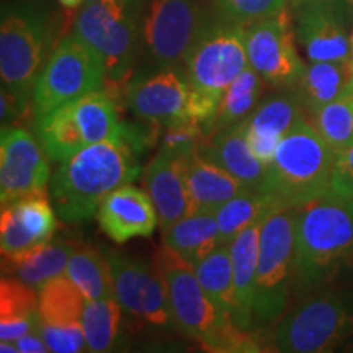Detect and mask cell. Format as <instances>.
Instances as JSON below:
<instances>
[{"mask_svg": "<svg viewBox=\"0 0 353 353\" xmlns=\"http://www.w3.org/2000/svg\"><path fill=\"white\" fill-rule=\"evenodd\" d=\"M138 154L120 125L114 138L87 145L61 162L50 180V196L61 219L83 223L95 216L107 195L141 175Z\"/></svg>", "mask_w": 353, "mask_h": 353, "instance_id": "1", "label": "cell"}, {"mask_svg": "<svg viewBox=\"0 0 353 353\" xmlns=\"http://www.w3.org/2000/svg\"><path fill=\"white\" fill-rule=\"evenodd\" d=\"M353 268V198L334 193L296 208L294 286L319 291Z\"/></svg>", "mask_w": 353, "mask_h": 353, "instance_id": "2", "label": "cell"}, {"mask_svg": "<svg viewBox=\"0 0 353 353\" xmlns=\"http://www.w3.org/2000/svg\"><path fill=\"white\" fill-rule=\"evenodd\" d=\"M154 263L165 281L172 317L180 332L208 352H263L262 342L255 337V332L237 327L231 316L206 296L192 265L167 245L157 250Z\"/></svg>", "mask_w": 353, "mask_h": 353, "instance_id": "3", "label": "cell"}, {"mask_svg": "<svg viewBox=\"0 0 353 353\" xmlns=\"http://www.w3.org/2000/svg\"><path fill=\"white\" fill-rule=\"evenodd\" d=\"M183 63L190 85L188 117L206 130L218 112L224 92L249 65L245 26L221 17L206 21Z\"/></svg>", "mask_w": 353, "mask_h": 353, "instance_id": "4", "label": "cell"}, {"mask_svg": "<svg viewBox=\"0 0 353 353\" xmlns=\"http://www.w3.org/2000/svg\"><path fill=\"white\" fill-rule=\"evenodd\" d=\"M335 154L304 117L278 144L260 192L283 210L298 208L329 193Z\"/></svg>", "mask_w": 353, "mask_h": 353, "instance_id": "5", "label": "cell"}, {"mask_svg": "<svg viewBox=\"0 0 353 353\" xmlns=\"http://www.w3.org/2000/svg\"><path fill=\"white\" fill-rule=\"evenodd\" d=\"M296 208L268 216L260 229L254 325L260 330L275 324L288 309L294 288Z\"/></svg>", "mask_w": 353, "mask_h": 353, "instance_id": "6", "label": "cell"}, {"mask_svg": "<svg viewBox=\"0 0 353 353\" xmlns=\"http://www.w3.org/2000/svg\"><path fill=\"white\" fill-rule=\"evenodd\" d=\"M353 335V303L339 293L306 296L286 311L272 335L275 352L327 353Z\"/></svg>", "mask_w": 353, "mask_h": 353, "instance_id": "7", "label": "cell"}, {"mask_svg": "<svg viewBox=\"0 0 353 353\" xmlns=\"http://www.w3.org/2000/svg\"><path fill=\"white\" fill-rule=\"evenodd\" d=\"M107 70L101 56L87 41L72 33L61 39L39 74L33 94L38 117L101 90Z\"/></svg>", "mask_w": 353, "mask_h": 353, "instance_id": "8", "label": "cell"}, {"mask_svg": "<svg viewBox=\"0 0 353 353\" xmlns=\"http://www.w3.org/2000/svg\"><path fill=\"white\" fill-rule=\"evenodd\" d=\"M46 28L38 12L28 7H8L0 25V76L19 101L21 113L33 107L34 85L41 69Z\"/></svg>", "mask_w": 353, "mask_h": 353, "instance_id": "9", "label": "cell"}, {"mask_svg": "<svg viewBox=\"0 0 353 353\" xmlns=\"http://www.w3.org/2000/svg\"><path fill=\"white\" fill-rule=\"evenodd\" d=\"M141 10L143 0H99L79 13L74 33L101 56L107 79L120 81L134 59Z\"/></svg>", "mask_w": 353, "mask_h": 353, "instance_id": "10", "label": "cell"}, {"mask_svg": "<svg viewBox=\"0 0 353 353\" xmlns=\"http://www.w3.org/2000/svg\"><path fill=\"white\" fill-rule=\"evenodd\" d=\"M112 273L114 299L123 311L141 324L175 327L165 281L156 263L130 257L120 250L105 249Z\"/></svg>", "mask_w": 353, "mask_h": 353, "instance_id": "11", "label": "cell"}, {"mask_svg": "<svg viewBox=\"0 0 353 353\" xmlns=\"http://www.w3.org/2000/svg\"><path fill=\"white\" fill-rule=\"evenodd\" d=\"M296 44L290 8L245 26L249 65L273 88L290 90L304 74L306 64L299 56Z\"/></svg>", "mask_w": 353, "mask_h": 353, "instance_id": "12", "label": "cell"}, {"mask_svg": "<svg viewBox=\"0 0 353 353\" xmlns=\"http://www.w3.org/2000/svg\"><path fill=\"white\" fill-rule=\"evenodd\" d=\"M298 46L309 63H347L353 30L352 0H304L293 7Z\"/></svg>", "mask_w": 353, "mask_h": 353, "instance_id": "13", "label": "cell"}, {"mask_svg": "<svg viewBox=\"0 0 353 353\" xmlns=\"http://www.w3.org/2000/svg\"><path fill=\"white\" fill-rule=\"evenodd\" d=\"M206 21L196 0H151L144 21V43L161 68L185 59Z\"/></svg>", "mask_w": 353, "mask_h": 353, "instance_id": "14", "label": "cell"}, {"mask_svg": "<svg viewBox=\"0 0 353 353\" xmlns=\"http://www.w3.org/2000/svg\"><path fill=\"white\" fill-rule=\"evenodd\" d=\"M41 143L28 130L2 126L0 139V201L3 206L46 188L50 162Z\"/></svg>", "mask_w": 353, "mask_h": 353, "instance_id": "15", "label": "cell"}, {"mask_svg": "<svg viewBox=\"0 0 353 353\" xmlns=\"http://www.w3.org/2000/svg\"><path fill=\"white\" fill-rule=\"evenodd\" d=\"M190 85L185 72L165 65L151 76L131 82L126 90V105L136 117L162 130L188 117Z\"/></svg>", "mask_w": 353, "mask_h": 353, "instance_id": "16", "label": "cell"}, {"mask_svg": "<svg viewBox=\"0 0 353 353\" xmlns=\"http://www.w3.org/2000/svg\"><path fill=\"white\" fill-rule=\"evenodd\" d=\"M57 221L46 188L28 193L2 208L0 250L2 257H17L46 244L56 232Z\"/></svg>", "mask_w": 353, "mask_h": 353, "instance_id": "17", "label": "cell"}, {"mask_svg": "<svg viewBox=\"0 0 353 353\" xmlns=\"http://www.w3.org/2000/svg\"><path fill=\"white\" fill-rule=\"evenodd\" d=\"M97 219L101 231L117 244L134 237H149L159 224L151 195L131 183L107 195L97 211Z\"/></svg>", "mask_w": 353, "mask_h": 353, "instance_id": "18", "label": "cell"}, {"mask_svg": "<svg viewBox=\"0 0 353 353\" xmlns=\"http://www.w3.org/2000/svg\"><path fill=\"white\" fill-rule=\"evenodd\" d=\"M144 185L156 206L162 232L193 213L185 182L183 157L159 151L144 172Z\"/></svg>", "mask_w": 353, "mask_h": 353, "instance_id": "19", "label": "cell"}, {"mask_svg": "<svg viewBox=\"0 0 353 353\" xmlns=\"http://www.w3.org/2000/svg\"><path fill=\"white\" fill-rule=\"evenodd\" d=\"M304 117L306 112L291 90L267 100L245 120L250 151L268 165L280 141Z\"/></svg>", "mask_w": 353, "mask_h": 353, "instance_id": "20", "label": "cell"}, {"mask_svg": "<svg viewBox=\"0 0 353 353\" xmlns=\"http://www.w3.org/2000/svg\"><path fill=\"white\" fill-rule=\"evenodd\" d=\"M262 224L263 221H260L245 228L229 244L234 275L232 322L247 332H255L254 299Z\"/></svg>", "mask_w": 353, "mask_h": 353, "instance_id": "21", "label": "cell"}, {"mask_svg": "<svg viewBox=\"0 0 353 353\" xmlns=\"http://www.w3.org/2000/svg\"><path fill=\"white\" fill-rule=\"evenodd\" d=\"M200 152L236 176L245 190H259L262 187L267 165L250 151L245 121L206 138Z\"/></svg>", "mask_w": 353, "mask_h": 353, "instance_id": "22", "label": "cell"}, {"mask_svg": "<svg viewBox=\"0 0 353 353\" xmlns=\"http://www.w3.org/2000/svg\"><path fill=\"white\" fill-rule=\"evenodd\" d=\"M183 169L193 213H216L224 203L245 190L236 176L216 165L200 151L183 157Z\"/></svg>", "mask_w": 353, "mask_h": 353, "instance_id": "23", "label": "cell"}, {"mask_svg": "<svg viewBox=\"0 0 353 353\" xmlns=\"http://www.w3.org/2000/svg\"><path fill=\"white\" fill-rule=\"evenodd\" d=\"M77 245L69 241H50L17 257H2L3 272L32 288H41L48 281L65 275L69 259Z\"/></svg>", "mask_w": 353, "mask_h": 353, "instance_id": "24", "label": "cell"}, {"mask_svg": "<svg viewBox=\"0 0 353 353\" xmlns=\"http://www.w3.org/2000/svg\"><path fill=\"white\" fill-rule=\"evenodd\" d=\"M162 234L164 245L192 267L221 245L216 213L208 211H198L185 216Z\"/></svg>", "mask_w": 353, "mask_h": 353, "instance_id": "25", "label": "cell"}, {"mask_svg": "<svg viewBox=\"0 0 353 353\" xmlns=\"http://www.w3.org/2000/svg\"><path fill=\"white\" fill-rule=\"evenodd\" d=\"M352 68L347 63L319 61L309 63L296 85L290 88L301 103L304 112L312 114L348 90Z\"/></svg>", "mask_w": 353, "mask_h": 353, "instance_id": "26", "label": "cell"}, {"mask_svg": "<svg viewBox=\"0 0 353 353\" xmlns=\"http://www.w3.org/2000/svg\"><path fill=\"white\" fill-rule=\"evenodd\" d=\"M39 324L38 294L32 286L13 278L0 283V339L19 341L21 335L37 332Z\"/></svg>", "mask_w": 353, "mask_h": 353, "instance_id": "27", "label": "cell"}, {"mask_svg": "<svg viewBox=\"0 0 353 353\" xmlns=\"http://www.w3.org/2000/svg\"><path fill=\"white\" fill-rule=\"evenodd\" d=\"M263 85L265 81L257 70L247 65L224 92L218 112L206 128V138L245 121L257 108L260 97L263 94Z\"/></svg>", "mask_w": 353, "mask_h": 353, "instance_id": "28", "label": "cell"}, {"mask_svg": "<svg viewBox=\"0 0 353 353\" xmlns=\"http://www.w3.org/2000/svg\"><path fill=\"white\" fill-rule=\"evenodd\" d=\"M281 210L283 208L267 193L260 190H244L216 211L219 244H231L234 237L245 228L265 221Z\"/></svg>", "mask_w": 353, "mask_h": 353, "instance_id": "29", "label": "cell"}, {"mask_svg": "<svg viewBox=\"0 0 353 353\" xmlns=\"http://www.w3.org/2000/svg\"><path fill=\"white\" fill-rule=\"evenodd\" d=\"M37 134L44 152L54 162H65L87 148L70 103L38 117Z\"/></svg>", "mask_w": 353, "mask_h": 353, "instance_id": "30", "label": "cell"}, {"mask_svg": "<svg viewBox=\"0 0 353 353\" xmlns=\"http://www.w3.org/2000/svg\"><path fill=\"white\" fill-rule=\"evenodd\" d=\"M87 298L79 286L61 275L38 290L39 319L48 324L70 325L82 319Z\"/></svg>", "mask_w": 353, "mask_h": 353, "instance_id": "31", "label": "cell"}, {"mask_svg": "<svg viewBox=\"0 0 353 353\" xmlns=\"http://www.w3.org/2000/svg\"><path fill=\"white\" fill-rule=\"evenodd\" d=\"M65 276L79 286L87 299L114 298L112 273L105 252L90 245L77 247L70 255Z\"/></svg>", "mask_w": 353, "mask_h": 353, "instance_id": "32", "label": "cell"}, {"mask_svg": "<svg viewBox=\"0 0 353 353\" xmlns=\"http://www.w3.org/2000/svg\"><path fill=\"white\" fill-rule=\"evenodd\" d=\"M193 270L206 296L224 312H228L232 319L234 275L229 244L216 247L213 252L193 267Z\"/></svg>", "mask_w": 353, "mask_h": 353, "instance_id": "33", "label": "cell"}, {"mask_svg": "<svg viewBox=\"0 0 353 353\" xmlns=\"http://www.w3.org/2000/svg\"><path fill=\"white\" fill-rule=\"evenodd\" d=\"M123 307L114 298L87 299L81 324L88 352H110L121 332Z\"/></svg>", "mask_w": 353, "mask_h": 353, "instance_id": "34", "label": "cell"}, {"mask_svg": "<svg viewBox=\"0 0 353 353\" xmlns=\"http://www.w3.org/2000/svg\"><path fill=\"white\" fill-rule=\"evenodd\" d=\"M311 117V123L319 131L330 149L337 154L353 144V94H345L317 110Z\"/></svg>", "mask_w": 353, "mask_h": 353, "instance_id": "35", "label": "cell"}, {"mask_svg": "<svg viewBox=\"0 0 353 353\" xmlns=\"http://www.w3.org/2000/svg\"><path fill=\"white\" fill-rule=\"evenodd\" d=\"M221 19L247 26L270 19L286 8L288 0H214Z\"/></svg>", "mask_w": 353, "mask_h": 353, "instance_id": "36", "label": "cell"}, {"mask_svg": "<svg viewBox=\"0 0 353 353\" xmlns=\"http://www.w3.org/2000/svg\"><path fill=\"white\" fill-rule=\"evenodd\" d=\"M206 139V130L201 123L195 120H185L165 128L161 138L159 151L176 157H187L198 152Z\"/></svg>", "mask_w": 353, "mask_h": 353, "instance_id": "37", "label": "cell"}, {"mask_svg": "<svg viewBox=\"0 0 353 353\" xmlns=\"http://www.w3.org/2000/svg\"><path fill=\"white\" fill-rule=\"evenodd\" d=\"M37 332L41 335L50 352L77 353L87 348L85 332L81 322L70 325H56L39 319Z\"/></svg>", "mask_w": 353, "mask_h": 353, "instance_id": "38", "label": "cell"}, {"mask_svg": "<svg viewBox=\"0 0 353 353\" xmlns=\"http://www.w3.org/2000/svg\"><path fill=\"white\" fill-rule=\"evenodd\" d=\"M329 193L353 198V144L335 157Z\"/></svg>", "mask_w": 353, "mask_h": 353, "instance_id": "39", "label": "cell"}, {"mask_svg": "<svg viewBox=\"0 0 353 353\" xmlns=\"http://www.w3.org/2000/svg\"><path fill=\"white\" fill-rule=\"evenodd\" d=\"M15 345L19 347L21 353H44L50 352L46 343L41 339V335L38 332H28L21 335L19 341H15Z\"/></svg>", "mask_w": 353, "mask_h": 353, "instance_id": "40", "label": "cell"}, {"mask_svg": "<svg viewBox=\"0 0 353 353\" xmlns=\"http://www.w3.org/2000/svg\"><path fill=\"white\" fill-rule=\"evenodd\" d=\"M0 352L2 353H19V347L15 345V342H6L2 341V343H0Z\"/></svg>", "mask_w": 353, "mask_h": 353, "instance_id": "41", "label": "cell"}, {"mask_svg": "<svg viewBox=\"0 0 353 353\" xmlns=\"http://www.w3.org/2000/svg\"><path fill=\"white\" fill-rule=\"evenodd\" d=\"M59 3L64 8H69V10H74V8L81 7L83 3V0H59Z\"/></svg>", "mask_w": 353, "mask_h": 353, "instance_id": "42", "label": "cell"}, {"mask_svg": "<svg viewBox=\"0 0 353 353\" xmlns=\"http://www.w3.org/2000/svg\"><path fill=\"white\" fill-rule=\"evenodd\" d=\"M348 64H350V68L353 70V30L350 34V52H348Z\"/></svg>", "mask_w": 353, "mask_h": 353, "instance_id": "43", "label": "cell"}, {"mask_svg": "<svg viewBox=\"0 0 353 353\" xmlns=\"http://www.w3.org/2000/svg\"><path fill=\"white\" fill-rule=\"evenodd\" d=\"M301 2H304V0H288V6L293 8V7L299 6V3H301Z\"/></svg>", "mask_w": 353, "mask_h": 353, "instance_id": "44", "label": "cell"}, {"mask_svg": "<svg viewBox=\"0 0 353 353\" xmlns=\"http://www.w3.org/2000/svg\"><path fill=\"white\" fill-rule=\"evenodd\" d=\"M348 92H352V94H353V72L350 76V81H348Z\"/></svg>", "mask_w": 353, "mask_h": 353, "instance_id": "45", "label": "cell"}, {"mask_svg": "<svg viewBox=\"0 0 353 353\" xmlns=\"http://www.w3.org/2000/svg\"><path fill=\"white\" fill-rule=\"evenodd\" d=\"M92 2H99V0H85V3H92Z\"/></svg>", "mask_w": 353, "mask_h": 353, "instance_id": "46", "label": "cell"}]
</instances>
